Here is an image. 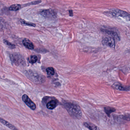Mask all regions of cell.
Masks as SVG:
<instances>
[{"label": "cell", "mask_w": 130, "mask_h": 130, "mask_svg": "<svg viewBox=\"0 0 130 130\" xmlns=\"http://www.w3.org/2000/svg\"><path fill=\"white\" fill-rule=\"evenodd\" d=\"M119 118L124 121H130V115H123V116H120Z\"/></svg>", "instance_id": "cell-20"}, {"label": "cell", "mask_w": 130, "mask_h": 130, "mask_svg": "<svg viewBox=\"0 0 130 130\" xmlns=\"http://www.w3.org/2000/svg\"><path fill=\"white\" fill-rule=\"evenodd\" d=\"M4 42L5 44H6L9 48L13 49L15 48V45L10 42L8 40H4Z\"/></svg>", "instance_id": "cell-16"}, {"label": "cell", "mask_w": 130, "mask_h": 130, "mask_svg": "<svg viewBox=\"0 0 130 130\" xmlns=\"http://www.w3.org/2000/svg\"><path fill=\"white\" fill-rule=\"evenodd\" d=\"M46 71L47 74L50 75H53L55 74V69L52 67H49L47 68L46 69Z\"/></svg>", "instance_id": "cell-17"}, {"label": "cell", "mask_w": 130, "mask_h": 130, "mask_svg": "<svg viewBox=\"0 0 130 130\" xmlns=\"http://www.w3.org/2000/svg\"><path fill=\"white\" fill-rule=\"evenodd\" d=\"M104 45L111 48H114L115 47V39L111 37H105L102 40Z\"/></svg>", "instance_id": "cell-8"}, {"label": "cell", "mask_w": 130, "mask_h": 130, "mask_svg": "<svg viewBox=\"0 0 130 130\" xmlns=\"http://www.w3.org/2000/svg\"><path fill=\"white\" fill-rule=\"evenodd\" d=\"M40 14L43 17L49 19H55L57 17L56 12L52 9L43 10L40 11Z\"/></svg>", "instance_id": "cell-4"}, {"label": "cell", "mask_w": 130, "mask_h": 130, "mask_svg": "<svg viewBox=\"0 0 130 130\" xmlns=\"http://www.w3.org/2000/svg\"><path fill=\"white\" fill-rule=\"evenodd\" d=\"M57 102L55 100H51L48 102L46 104V107L50 110H53L57 106Z\"/></svg>", "instance_id": "cell-13"}, {"label": "cell", "mask_w": 130, "mask_h": 130, "mask_svg": "<svg viewBox=\"0 0 130 130\" xmlns=\"http://www.w3.org/2000/svg\"><path fill=\"white\" fill-rule=\"evenodd\" d=\"M10 59L11 62L17 66L23 65L24 63L23 57L17 53H14L10 55Z\"/></svg>", "instance_id": "cell-3"}, {"label": "cell", "mask_w": 130, "mask_h": 130, "mask_svg": "<svg viewBox=\"0 0 130 130\" xmlns=\"http://www.w3.org/2000/svg\"><path fill=\"white\" fill-rule=\"evenodd\" d=\"M21 23L23 24L26 25V26H30L35 27L36 26V24H35L33 23H29L23 20H21Z\"/></svg>", "instance_id": "cell-19"}, {"label": "cell", "mask_w": 130, "mask_h": 130, "mask_svg": "<svg viewBox=\"0 0 130 130\" xmlns=\"http://www.w3.org/2000/svg\"><path fill=\"white\" fill-rule=\"evenodd\" d=\"M104 110L106 114L107 115L108 117H110V115L111 113H113L115 111H116V109L113 108L107 107L104 108Z\"/></svg>", "instance_id": "cell-14"}, {"label": "cell", "mask_w": 130, "mask_h": 130, "mask_svg": "<svg viewBox=\"0 0 130 130\" xmlns=\"http://www.w3.org/2000/svg\"><path fill=\"white\" fill-rule=\"evenodd\" d=\"M69 14L70 16H73V13L72 10H70L69 11Z\"/></svg>", "instance_id": "cell-23"}, {"label": "cell", "mask_w": 130, "mask_h": 130, "mask_svg": "<svg viewBox=\"0 0 130 130\" xmlns=\"http://www.w3.org/2000/svg\"><path fill=\"white\" fill-rule=\"evenodd\" d=\"M0 122L2 124H4L5 126H7V127H8L10 128L12 130H17V128H15V127L14 126H13L12 124H11L10 123H9V122L7 121H5V120H4V119H2V118H0Z\"/></svg>", "instance_id": "cell-11"}, {"label": "cell", "mask_w": 130, "mask_h": 130, "mask_svg": "<svg viewBox=\"0 0 130 130\" xmlns=\"http://www.w3.org/2000/svg\"><path fill=\"white\" fill-rule=\"evenodd\" d=\"M22 100L26 105L29 107L31 110H34L36 109V104L31 100L27 95L24 94L22 96Z\"/></svg>", "instance_id": "cell-7"}, {"label": "cell", "mask_w": 130, "mask_h": 130, "mask_svg": "<svg viewBox=\"0 0 130 130\" xmlns=\"http://www.w3.org/2000/svg\"><path fill=\"white\" fill-rule=\"evenodd\" d=\"M83 124H84L85 126L89 129V130H96L99 129L98 127L96 126L95 125H94L93 124L89 123V122H85Z\"/></svg>", "instance_id": "cell-12"}, {"label": "cell", "mask_w": 130, "mask_h": 130, "mask_svg": "<svg viewBox=\"0 0 130 130\" xmlns=\"http://www.w3.org/2000/svg\"><path fill=\"white\" fill-rule=\"evenodd\" d=\"M41 2V1H36L33 2H30V3H28V4H27V5H34L40 4Z\"/></svg>", "instance_id": "cell-22"}, {"label": "cell", "mask_w": 130, "mask_h": 130, "mask_svg": "<svg viewBox=\"0 0 130 130\" xmlns=\"http://www.w3.org/2000/svg\"><path fill=\"white\" fill-rule=\"evenodd\" d=\"M21 8V5L16 4L10 6L9 8V10H10L13 11H17L20 9Z\"/></svg>", "instance_id": "cell-15"}, {"label": "cell", "mask_w": 130, "mask_h": 130, "mask_svg": "<svg viewBox=\"0 0 130 130\" xmlns=\"http://www.w3.org/2000/svg\"><path fill=\"white\" fill-rule=\"evenodd\" d=\"M107 13L110 15L112 17H115L123 18L127 21H130V14L126 11L121 10L119 9H114L111 10Z\"/></svg>", "instance_id": "cell-2"}, {"label": "cell", "mask_w": 130, "mask_h": 130, "mask_svg": "<svg viewBox=\"0 0 130 130\" xmlns=\"http://www.w3.org/2000/svg\"><path fill=\"white\" fill-rule=\"evenodd\" d=\"M5 26V23L4 20L0 17V30H2Z\"/></svg>", "instance_id": "cell-21"}, {"label": "cell", "mask_w": 130, "mask_h": 130, "mask_svg": "<svg viewBox=\"0 0 130 130\" xmlns=\"http://www.w3.org/2000/svg\"><path fill=\"white\" fill-rule=\"evenodd\" d=\"M101 31L104 33L110 36V37H113L115 40H120V37L119 34L117 31L109 29H102Z\"/></svg>", "instance_id": "cell-6"}, {"label": "cell", "mask_w": 130, "mask_h": 130, "mask_svg": "<svg viewBox=\"0 0 130 130\" xmlns=\"http://www.w3.org/2000/svg\"><path fill=\"white\" fill-rule=\"evenodd\" d=\"M113 87L116 89L122 91H127L130 90L129 86H123L119 83H115L113 84Z\"/></svg>", "instance_id": "cell-10"}, {"label": "cell", "mask_w": 130, "mask_h": 130, "mask_svg": "<svg viewBox=\"0 0 130 130\" xmlns=\"http://www.w3.org/2000/svg\"><path fill=\"white\" fill-rule=\"evenodd\" d=\"M27 76L29 79L33 81L34 82H41L43 81V78L41 76L34 73L32 72L28 71L26 73Z\"/></svg>", "instance_id": "cell-5"}, {"label": "cell", "mask_w": 130, "mask_h": 130, "mask_svg": "<svg viewBox=\"0 0 130 130\" xmlns=\"http://www.w3.org/2000/svg\"><path fill=\"white\" fill-rule=\"evenodd\" d=\"M65 108L70 115L75 118L79 119L82 116V112L79 106L72 103H66Z\"/></svg>", "instance_id": "cell-1"}, {"label": "cell", "mask_w": 130, "mask_h": 130, "mask_svg": "<svg viewBox=\"0 0 130 130\" xmlns=\"http://www.w3.org/2000/svg\"><path fill=\"white\" fill-rule=\"evenodd\" d=\"M23 44L26 48L29 49L33 50L34 49V46L32 42L28 39H24L23 40Z\"/></svg>", "instance_id": "cell-9"}, {"label": "cell", "mask_w": 130, "mask_h": 130, "mask_svg": "<svg viewBox=\"0 0 130 130\" xmlns=\"http://www.w3.org/2000/svg\"><path fill=\"white\" fill-rule=\"evenodd\" d=\"M37 60L38 58L37 56L36 55H32L31 56L30 58L29 62L30 63L34 64L37 62Z\"/></svg>", "instance_id": "cell-18"}]
</instances>
